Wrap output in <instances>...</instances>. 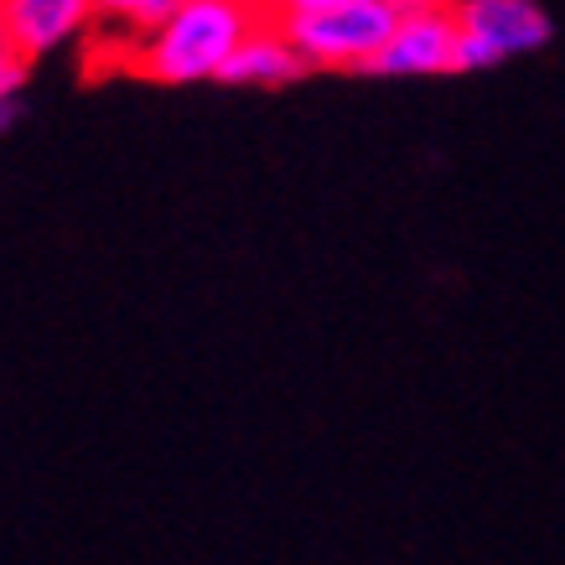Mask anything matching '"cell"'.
<instances>
[{"mask_svg": "<svg viewBox=\"0 0 565 565\" xmlns=\"http://www.w3.org/2000/svg\"><path fill=\"white\" fill-rule=\"evenodd\" d=\"M441 6H467V0H441Z\"/></svg>", "mask_w": 565, "mask_h": 565, "instance_id": "obj_10", "label": "cell"}, {"mask_svg": "<svg viewBox=\"0 0 565 565\" xmlns=\"http://www.w3.org/2000/svg\"><path fill=\"white\" fill-rule=\"evenodd\" d=\"M550 42V17L534 0H467L457 6V73L498 68Z\"/></svg>", "mask_w": 565, "mask_h": 565, "instance_id": "obj_3", "label": "cell"}, {"mask_svg": "<svg viewBox=\"0 0 565 565\" xmlns=\"http://www.w3.org/2000/svg\"><path fill=\"white\" fill-rule=\"evenodd\" d=\"M394 17L399 11L390 0H348V6H327V11L275 17V26L286 32L307 73H374L379 52L394 32Z\"/></svg>", "mask_w": 565, "mask_h": 565, "instance_id": "obj_2", "label": "cell"}, {"mask_svg": "<svg viewBox=\"0 0 565 565\" xmlns=\"http://www.w3.org/2000/svg\"><path fill=\"white\" fill-rule=\"evenodd\" d=\"M374 73L384 78H436L457 73V6H405L394 17V32L379 52Z\"/></svg>", "mask_w": 565, "mask_h": 565, "instance_id": "obj_4", "label": "cell"}, {"mask_svg": "<svg viewBox=\"0 0 565 565\" xmlns=\"http://www.w3.org/2000/svg\"><path fill=\"white\" fill-rule=\"evenodd\" d=\"M327 6H348V0H270V17H296V11H327Z\"/></svg>", "mask_w": 565, "mask_h": 565, "instance_id": "obj_9", "label": "cell"}, {"mask_svg": "<svg viewBox=\"0 0 565 565\" xmlns=\"http://www.w3.org/2000/svg\"><path fill=\"white\" fill-rule=\"evenodd\" d=\"M94 32L88 0H0V36L32 68L52 52L84 47Z\"/></svg>", "mask_w": 565, "mask_h": 565, "instance_id": "obj_5", "label": "cell"}, {"mask_svg": "<svg viewBox=\"0 0 565 565\" xmlns=\"http://www.w3.org/2000/svg\"><path fill=\"white\" fill-rule=\"evenodd\" d=\"M270 21V0H182L130 52V73L146 84H207L223 78L234 52Z\"/></svg>", "mask_w": 565, "mask_h": 565, "instance_id": "obj_1", "label": "cell"}, {"mask_svg": "<svg viewBox=\"0 0 565 565\" xmlns=\"http://www.w3.org/2000/svg\"><path fill=\"white\" fill-rule=\"evenodd\" d=\"M88 6H94V26L99 32H120L130 42H140L156 21L172 17L182 0H88Z\"/></svg>", "mask_w": 565, "mask_h": 565, "instance_id": "obj_7", "label": "cell"}, {"mask_svg": "<svg viewBox=\"0 0 565 565\" xmlns=\"http://www.w3.org/2000/svg\"><path fill=\"white\" fill-rule=\"evenodd\" d=\"M26 63H21L17 52L6 47V36H0V130H11L21 115V88H26Z\"/></svg>", "mask_w": 565, "mask_h": 565, "instance_id": "obj_8", "label": "cell"}, {"mask_svg": "<svg viewBox=\"0 0 565 565\" xmlns=\"http://www.w3.org/2000/svg\"><path fill=\"white\" fill-rule=\"evenodd\" d=\"M301 73H307V68H301V57L291 52L286 32H280V26H275V17H270L239 52H234V63L223 68L218 84H234V88H286V84H296Z\"/></svg>", "mask_w": 565, "mask_h": 565, "instance_id": "obj_6", "label": "cell"}]
</instances>
